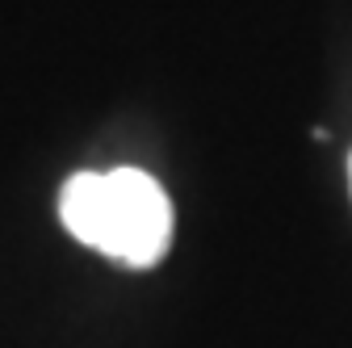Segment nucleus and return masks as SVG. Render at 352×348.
<instances>
[{
    "label": "nucleus",
    "mask_w": 352,
    "mask_h": 348,
    "mask_svg": "<svg viewBox=\"0 0 352 348\" xmlns=\"http://www.w3.org/2000/svg\"><path fill=\"white\" fill-rule=\"evenodd\" d=\"M59 214L80 243L135 269L155 265L172 239L168 193L139 168L76 172L59 193Z\"/></svg>",
    "instance_id": "obj_1"
}]
</instances>
